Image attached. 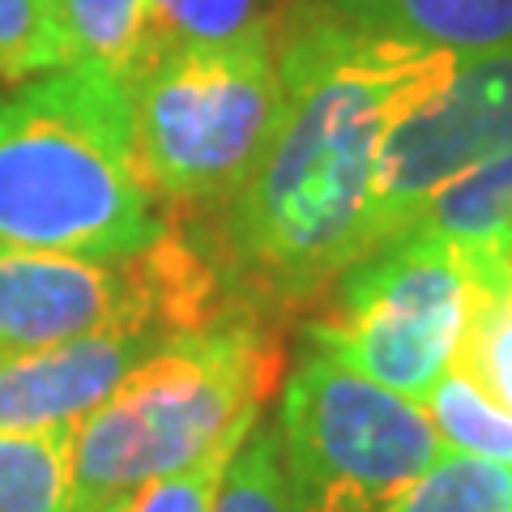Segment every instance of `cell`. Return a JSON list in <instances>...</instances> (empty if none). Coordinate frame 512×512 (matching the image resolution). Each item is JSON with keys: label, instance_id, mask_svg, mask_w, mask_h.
<instances>
[{"label": "cell", "instance_id": "obj_1", "mask_svg": "<svg viewBox=\"0 0 512 512\" xmlns=\"http://www.w3.org/2000/svg\"><path fill=\"white\" fill-rule=\"evenodd\" d=\"M457 56L316 9L278 30V107L222 210L218 261L256 303H308L363 256L380 146Z\"/></svg>", "mask_w": 512, "mask_h": 512}, {"label": "cell", "instance_id": "obj_2", "mask_svg": "<svg viewBox=\"0 0 512 512\" xmlns=\"http://www.w3.org/2000/svg\"><path fill=\"white\" fill-rule=\"evenodd\" d=\"M163 227L137 175L128 86L64 64L0 99V244L128 261Z\"/></svg>", "mask_w": 512, "mask_h": 512}, {"label": "cell", "instance_id": "obj_3", "mask_svg": "<svg viewBox=\"0 0 512 512\" xmlns=\"http://www.w3.org/2000/svg\"><path fill=\"white\" fill-rule=\"evenodd\" d=\"M278 359V342L252 312L171 338L73 427V512L133 500L261 419Z\"/></svg>", "mask_w": 512, "mask_h": 512}, {"label": "cell", "instance_id": "obj_4", "mask_svg": "<svg viewBox=\"0 0 512 512\" xmlns=\"http://www.w3.org/2000/svg\"><path fill=\"white\" fill-rule=\"evenodd\" d=\"M274 107L278 26L150 56L128 86L141 184L154 201H227L261 154Z\"/></svg>", "mask_w": 512, "mask_h": 512}, {"label": "cell", "instance_id": "obj_5", "mask_svg": "<svg viewBox=\"0 0 512 512\" xmlns=\"http://www.w3.org/2000/svg\"><path fill=\"white\" fill-rule=\"evenodd\" d=\"M274 427L295 512H389L444 453L423 402L320 350L286 376Z\"/></svg>", "mask_w": 512, "mask_h": 512}, {"label": "cell", "instance_id": "obj_6", "mask_svg": "<svg viewBox=\"0 0 512 512\" xmlns=\"http://www.w3.org/2000/svg\"><path fill=\"white\" fill-rule=\"evenodd\" d=\"M478 291L483 278L466 252L410 227L333 278L329 308L308 320V342L350 372L427 402L453 367Z\"/></svg>", "mask_w": 512, "mask_h": 512}, {"label": "cell", "instance_id": "obj_7", "mask_svg": "<svg viewBox=\"0 0 512 512\" xmlns=\"http://www.w3.org/2000/svg\"><path fill=\"white\" fill-rule=\"evenodd\" d=\"M504 150H512V47L457 56L444 82L414 99L384 137L363 252L402 235L444 184Z\"/></svg>", "mask_w": 512, "mask_h": 512}, {"label": "cell", "instance_id": "obj_8", "mask_svg": "<svg viewBox=\"0 0 512 512\" xmlns=\"http://www.w3.org/2000/svg\"><path fill=\"white\" fill-rule=\"evenodd\" d=\"M171 338L180 333L154 325L103 329L30 350V355L0 359V431L82 423Z\"/></svg>", "mask_w": 512, "mask_h": 512}, {"label": "cell", "instance_id": "obj_9", "mask_svg": "<svg viewBox=\"0 0 512 512\" xmlns=\"http://www.w3.org/2000/svg\"><path fill=\"white\" fill-rule=\"evenodd\" d=\"M342 22L448 56L512 47V0H312Z\"/></svg>", "mask_w": 512, "mask_h": 512}, {"label": "cell", "instance_id": "obj_10", "mask_svg": "<svg viewBox=\"0 0 512 512\" xmlns=\"http://www.w3.org/2000/svg\"><path fill=\"white\" fill-rule=\"evenodd\" d=\"M410 227L457 244L474 261L483 286H491L495 252L512 231V150L495 154L483 167L466 171L461 180L444 184Z\"/></svg>", "mask_w": 512, "mask_h": 512}, {"label": "cell", "instance_id": "obj_11", "mask_svg": "<svg viewBox=\"0 0 512 512\" xmlns=\"http://www.w3.org/2000/svg\"><path fill=\"white\" fill-rule=\"evenodd\" d=\"M69 64H86L120 86L150 60V5L146 0H56Z\"/></svg>", "mask_w": 512, "mask_h": 512}, {"label": "cell", "instance_id": "obj_12", "mask_svg": "<svg viewBox=\"0 0 512 512\" xmlns=\"http://www.w3.org/2000/svg\"><path fill=\"white\" fill-rule=\"evenodd\" d=\"M73 427L0 431V512H73Z\"/></svg>", "mask_w": 512, "mask_h": 512}, {"label": "cell", "instance_id": "obj_13", "mask_svg": "<svg viewBox=\"0 0 512 512\" xmlns=\"http://www.w3.org/2000/svg\"><path fill=\"white\" fill-rule=\"evenodd\" d=\"M423 410L431 427L440 431L444 448L512 466V414L478 389L466 372L448 367L436 380V389L427 393Z\"/></svg>", "mask_w": 512, "mask_h": 512}, {"label": "cell", "instance_id": "obj_14", "mask_svg": "<svg viewBox=\"0 0 512 512\" xmlns=\"http://www.w3.org/2000/svg\"><path fill=\"white\" fill-rule=\"evenodd\" d=\"M389 512H512V466L444 448Z\"/></svg>", "mask_w": 512, "mask_h": 512}, {"label": "cell", "instance_id": "obj_15", "mask_svg": "<svg viewBox=\"0 0 512 512\" xmlns=\"http://www.w3.org/2000/svg\"><path fill=\"white\" fill-rule=\"evenodd\" d=\"M150 56L184 43H227L278 26L282 0H146Z\"/></svg>", "mask_w": 512, "mask_h": 512}, {"label": "cell", "instance_id": "obj_16", "mask_svg": "<svg viewBox=\"0 0 512 512\" xmlns=\"http://www.w3.org/2000/svg\"><path fill=\"white\" fill-rule=\"evenodd\" d=\"M453 367L512 414V282H495L478 291Z\"/></svg>", "mask_w": 512, "mask_h": 512}, {"label": "cell", "instance_id": "obj_17", "mask_svg": "<svg viewBox=\"0 0 512 512\" xmlns=\"http://www.w3.org/2000/svg\"><path fill=\"white\" fill-rule=\"evenodd\" d=\"M69 64L56 0H0V82L22 86Z\"/></svg>", "mask_w": 512, "mask_h": 512}, {"label": "cell", "instance_id": "obj_18", "mask_svg": "<svg viewBox=\"0 0 512 512\" xmlns=\"http://www.w3.org/2000/svg\"><path fill=\"white\" fill-rule=\"evenodd\" d=\"M210 512H295L282 474L278 427L256 419L244 444L235 448L227 474H222L218 500Z\"/></svg>", "mask_w": 512, "mask_h": 512}, {"label": "cell", "instance_id": "obj_19", "mask_svg": "<svg viewBox=\"0 0 512 512\" xmlns=\"http://www.w3.org/2000/svg\"><path fill=\"white\" fill-rule=\"evenodd\" d=\"M256 423V419H252ZM252 423L235 427L227 440L214 444L205 457H197L192 466L175 470V474H163L154 483L141 487L133 500H128L124 512H210L214 500H218V487H222V474H227L235 448L244 444V436L252 431Z\"/></svg>", "mask_w": 512, "mask_h": 512}, {"label": "cell", "instance_id": "obj_20", "mask_svg": "<svg viewBox=\"0 0 512 512\" xmlns=\"http://www.w3.org/2000/svg\"><path fill=\"white\" fill-rule=\"evenodd\" d=\"M495 282H512V231L504 235L500 252H495V265H491V286Z\"/></svg>", "mask_w": 512, "mask_h": 512}, {"label": "cell", "instance_id": "obj_21", "mask_svg": "<svg viewBox=\"0 0 512 512\" xmlns=\"http://www.w3.org/2000/svg\"><path fill=\"white\" fill-rule=\"evenodd\" d=\"M128 508V500H116V504H103V508H94V512H124Z\"/></svg>", "mask_w": 512, "mask_h": 512}]
</instances>
